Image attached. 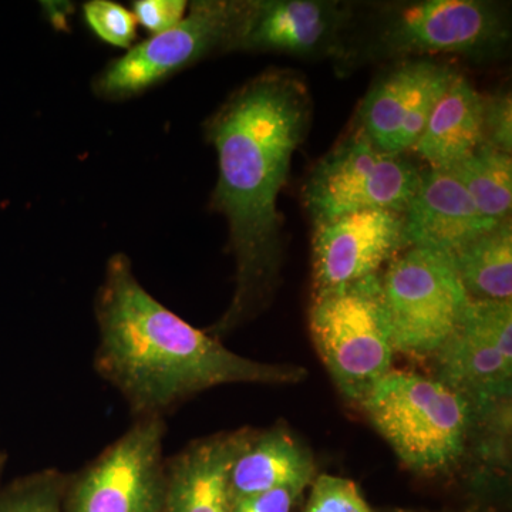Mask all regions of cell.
<instances>
[{"label":"cell","mask_w":512,"mask_h":512,"mask_svg":"<svg viewBox=\"0 0 512 512\" xmlns=\"http://www.w3.org/2000/svg\"><path fill=\"white\" fill-rule=\"evenodd\" d=\"M483 109V94L458 73L434 107L413 153L431 170H450L484 143Z\"/></svg>","instance_id":"17"},{"label":"cell","mask_w":512,"mask_h":512,"mask_svg":"<svg viewBox=\"0 0 512 512\" xmlns=\"http://www.w3.org/2000/svg\"><path fill=\"white\" fill-rule=\"evenodd\" d=\"M382 301L394 353L431 359L463 320L471 299L453 255L406 248L380 274Z\"/></svg>","instance_id":"6"},{"label":"cell","mask_w":512,"mask_h":512,"mask_svg":"<svg viewBox=\"0 0 512 512\" xmlns=\"http://www.w3.org/2000/svg\"><path fill=\"white\" fill-rule=\"evenodd\" d=\"M504 9L483 0H424L383 5L360 30L349 29L338 62L343 69L376 60L430 55L487 57L508 42Z\"/></svg>","instance_id":"3"},{"label":"cell","mask_w":512,"mask_h":512,"mask_svg":"<svg viewBox=\"0 0 512 512\" xmlns=\"http://www.w3.org/2000/svg\"><path fill=\"white\" fill-rule=\"evenodd\" d=\"M251 0H198L173 29L111 60L93 80L104 100L133 99L214 53L237 52Z\"/></svg>","instance_id":"7"},{"label":"cell","mask_w":512,"mask_h":512,"mask_svg":"<svg viewBox=\"0 0 512 512\" xmlns=\"http://www.w3.org/2000/svg\"><path fill=\"white\" fill-rule=\"evenodd\" d=\"M67 474L45 468L0 487V512H63Z\"/></svg>","instance_id":"20"},{"label":"cell","mask_w":512,"mask_h":512,"mask_svg":"<svg viewBox=\"0 0 512 512\" xmlns=\"http://www.w3.org/2000/svg\"><path fill=\"white\" fill-rule=\"evenodd\" d=\"M355 8L329 0H251L237 52L333 57L338 62Z\"/></svg>","instance_id":"13"},{"label":"cell","mask_w":512,"mask_h":512,"mask_svg":"<svg viewBox=\"0 0 512 512\" xmlns=\"http://www.w3.org/2000/svg\"><path fill=\"white\" fill-rule=\"evenodd\" d=\"M313 227V292L380 275L383 266L406 248L400 212H355Z\"/></svg>","instance_id":"12"},{"label":"cell","mask_w":512,"mask_h":512,"mask_svg":"<svg viewBox=\"0 0 512 512\" xmlns=\"http://www.w3.org/2000/svg\"><path fill=\"white\" fill-rule=\"evenodd\" d=\"M251 427L191 441L165 460L164 512H232L231 468Z\"/></svg>","instance_id":"15"},{"label":"cell","mask_w":512,"mask_h":512,"mask_svg":"<svg viewBox=\"0 0 512 512\" xmlns=\"http://www.w3.org/2000/svg\"><path fill=\"white\" fill-rule=\"evenodd\" d=\"M421 175L406 154L384 153L355 126L312 168L303 202L313 224L362 211L404 214Z\"/></svg>","instance_id":"8"},{"label":"cell","mask_w":512,"mask_h":512,"mask_svg":"<svg viewBox=\"0 0 512 512\" xmlns=\"http://www.w3.org/2000/svg\"><path fill=\"white\" fill-rule=\"evenodd\" d=\"M478 211L494 222L510 220L512 205L511 154L481 144L480 147L453 168Z\"/></svg>","instance_id":"19"},{"label":"cell","mask_w":512,"mask_h":512,"mask_svg":"<svg viewBox=\"0 0 512 512\" xmlns=\"http://www.w3.org/2000/svg\"><path fill=\"white\" fill-rule=\"evenodd\" d=\"M184 0H136L133 15L137 25L143 26L151 35L157 36L173 29L187 13Z\"/></svg>","instance_id":"24"},{"label":"cell","mask_w":512,"mask_h":512,"mask_svg":"<svg viewBox=\"0 0 512 512\" xmlns=\"http://www.w3.org/2000/svg\"><path fill=\"white\" fill-rule=\"evenodd\" d=\"M302 512H376L350 478L318 474Z\"/></svg>","instance_id":"22"},{"label":"cell","mask_w":512,"mask_h":512,"mask_svg":"<svg viewBox=\"0 0 512 512\" xmlns=\"http://www.w3.org/2000/svg\"><path fill=\"white\" fill-rule=\"evenodd\" d=\"M311 117V93L301 74L275 69L239 87L205 121V137L218 157L211 210L228 222L235 261L231 302L205 329L214 338L247 325L278 291L284 264L278 198Z\"/></svg>","instance_id":"1"},{"label":"cell","mask_w":512,"mask_h":512,"mask_svg":"<svg viewBox=\"0 0 512 512\" xmlns=\"http://www.w3.org/2000/svg\"><path fill=\"white\" fill-rule=\"evenodd\" d=\"M430 360L434 379L466 399L471 413L511 402L512 301H470Z\"/></svg>","instance_id":"10"},{"label":"cell","mask_w":512,"mask_h":512,"mask_svg":"<svg viewBox=\"0 0 512 512\" xmlns=\"http://www.w3.org/2000/svg\"><path fill=\"white\" fill-rule=\"evenodd\" d=\"M6 461H8V456H6L3 451H0V481H2V474L6 467ZM0 487H2V483H0Z\"/></svg>","instance_id":"26"},{"label":"cell","mask_w":512,"mask_h":512,"mask_svg":"<svg viewBox=\"0 0 512 512\" xmlns=\"http://www.w3.org/2000/svg\"><path fill=\"white\" fill-rule=\"evenodd\" d=\"M165 420L136 419L130 429L73 474L63 512H164Z\"/></svg>","instance_id":"9"},{"label":"cell","mask_w":512,"mask_h":512,"mask_svg":"<svg viewBox=\"0 0 512 512\" xmlns=\"http://www.w3.org/2000/svg\"><path fill=\"white\" fill-rule=\"evenodd\" d=\"M483 137L488 146L511 154L512 104L511 94L505 90L484 97Z\"/></svg>","instance_id":"23"},{"label":"cell","mask_w":512,"mask_h":512,"mask_svg":"<svg viewBox=\"0 0 512 512\" xmlns=\"http://www.w3.org/2000/svg\"><path fill=\"white\" fill-rule=\"evenodd\" d=\"M309 332L330 379L353 406L393 370L380 275L312 292Z\"/></svg>","instance_id":"5"},{"label":"cell","mask_w":512,"mask_h":512,"mask_svg":"<svg viewBox=\"0 0 512 512\" xmlns=\"http://www.w3.org/2000/svg\"><path fill=\"white\" fill-rule=\"evenodd\" d=\"M403 217L404 247L450 255L500 224L478 211L453 171L431 168L423 171L419 190Z\"/></svg>","instance_id":"14"},{"label":"cell","mask_w":512,"mask_h":512,"mask_svg":"<svg viewBox=\"0 0 512 512\" xmlns=\"http://www.w3.org/2000/svg\"><path fill=\"white\" fill-rule=\"evenodd\" d=\"M306 488L281 487L249 495L235 503L232 512H293L296 510L303 497Z\"/></svg>","instance_id":"25"},{"label":"cell","mask_w":512,"mask_h":512,"mask_svg":"<svg viewBox=\"0 0 512 512\" xmlns=\"http://www.w3.org/2000/svg\"><path fill=\"white\" fill-rule=\"evenodd\" d=\"M318 476L311 448L284 423L251 429L231 468L232 500L281 487L308 490Z\"/></svg>","instance_id":"16"},{"label":"cell","mask_w":512,"mask_h":512,"mask_svg":"<svg viewBox=\"0 0 512 512\" xmlns=\"http://www.w3.org/2000/svg\"><path fill=\"white\" fill-rule=\"evenodd\" d=\"M94 315V370L126 400L134 420L165 419L191 397L224 384L282 386L308 377L303 366L238 355L185 322L140 284L121 252L107 261Z\"/></svg>","instance_id":"2"},{"label":"cell","mask_w":512,"mask_h":512,"mask_svg":"<svg viewBox=\"0 0 512 512\" xmlns=\"http://www.w3.org/2000/svg\"><path fill=\"white\" fill-rule=\"evenodd\" d=\"M457 74L436 60H400L370 87L357 110L356 127L384 153H409Z\"/></svg>","instance_id":"11"},{"label":"cell","mask_w":512,"mask_h":512,"mask_svg":"<svg viewBox=\"0 0 512 512\" xmlns=\"http://www.w3.org/2000/svg\"><path fill=\"white\" fill-rule=\"evenodd\" d=\"M359 409L414 474L443 476L466 457L470 406L434 377L392 370Z\"/></svg>","instance_id":"4"},{"label":"cell","mask_w":512,"mask_h":512,"mask_svg":"<svg viewBox=\"0 0 512 512\" xmlns=\"http://www.w3.org/2000/svg\"><path fill=\"white\" fill-rule=\"evenodd\" d=\"M471 301H512V225L500 222L453 255Z\"/></svg>","instance_id":"18"},{"label":"cell","mask_w":512,"mask_h":512,"mask_svg":"<svg viewBox=\"0 0 512 512\" xmlns=\"http://www.w3.org/2000/svg\"><path fill=\"white\" fill-rule=\"evenodd\" d=\"M84 20L104 43L131 49L137 39V20L133 12L111 0H90L83 5Z\"/></svg>","instance_id":"21"}]
</instances>
